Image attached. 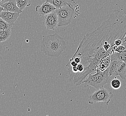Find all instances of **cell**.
<instances>
[{
	"label": "cell",
	"mask_w": 126,
	"mask_h": 116,
	"mask_svg": "<svg viewBox=\"0 0 126 116\" xmlns=\"http://www.w3.org/2000/svg\"><path fill=\"white\" fill-rule=\"evenodd\" d=\"M126 34V13L115 10L98 28L87 34L81 41L72 57L80 58L83 71L73 80L76 86L83 84L89 74L96 72L100 61L110 56L114 42Z\"/></svg>",
	"instance_id": "6da1fadb"
},
{
	"label": "cell",
	"mask_w": 126,
	"mask_h": 116,
	"mask_svg": "<svg viewBox=\"0 0 126 116\" xmlns=\"http://www.w3.org/2000/svg\"><path fill=\"white\" fill-rule=\"evenodd\" d=\"M66 48V44L64 38L57 33L44 36L40 42V51L48 57H58Z\"/></svg>",
	"instance_id": "7a4b0ae2"
},
{
	"label": "cell",
	"mask_w": 126,
	"mask_h": 116,
	"mask_svg": "<svg viewBox=\"0 0 126 116\" xmlns=\"http://www.w3.org/2000/svg\"><path fill=\"white\" fill-rule=\"evenodd\" d=\"M110 80L108 69L103 71L96 69L95 72L88 75L83 84L85 88L91 86L98 89L104 87Z\"/></svg>",
	"instance_id": "3957f363"
},
{
	"label": "cell",
	"mask_w": 126,
	"mask_h": 116,
	"mask_svg": "<svg viewBox=\"0 0 126 116\" xmlns=\"http://www.w3.org/2000/svg\"><path fill=\"white\" fill-rule=\"evenodd\" d=\"M55 12L58 19V27L69 25L73 20L75 11L71 4L57 9Z\"/></svg>",
	"instance_id": "277c9868"
},
{
	"label": "cell",
	"mask_w": 126,
	"mask_h": 116,
	"mask_svg": "<svg viewBox=\"0 0 126 116\" xmlns=\"http://www.w3.org/2000/svg\"><path fill=\"white\" fill-rule=\"evenodd\" d=\"M113 96L111 92L102 87L97 89L90 96L88 100V103L93 104L98 102H103L107 104L110 101Z\"/></svg>",
	"instance_id": "5b68a950"
},
{
	"label": "cell",
	"mask_w": 126,
	"mask_h": 116,
	"mask_svg": "<svg viewBox=\"0 0 126 116\" xmlns=\"http://www.w3.org/2000/svg\"><path fill=\"white\" fill-rule=\"evenodd\" d=\"M43 23L47 29L56 30L58 27V19L55 11L44 16Z\"/></svg>",
	"instance_id": "8992f818"
},
{
	"label": "cell",
	"mask_w": 126,
	"mask_h": 116,
	"mask_svg": "<svg viewBox=\"0 0 126 116\" xmlns=\"http://www.w3.org/2000/svg\"><path fill=\"white\" fill-rule=\"evenodd\" d=\"M56 10L55 7L47 1L41 5H37L35 7L36 11L42 17L53 12Z\"/></svg>",
	"instance_id": "52a82bcc"
},
{
	"label": "cell",
	"mask_w": 126,
	"mask_h": 116,
	"mask_svg": "<svg viewBox=\"0 0 126 116\" xmlns=\"http://www.w3.org/2000/svg\"><path fill=\"white\" fill-rule=\"evenodd\" d=\"M19 15V13L3 11L0 13V18H2L4 20L13 26Z\"/></svg>",
	"instance_id": "ba28073f"
},
{
	"label": "cell",
	"mask_w": 126,
	"mask_h": 116,
	"mask_svg": "<svg viewBox=\"0 0 126 116\" xmlns=\"http://www.w3.org/2000/svg\"><path fill=\"white\" fill-rule=\"evenodd\" d=\"M4 8V11H7L11 12H16L19 13L23 12L17 5L16 0H9L1 5Z\"/></svg>",
	"instance_id": "9c48e42d"
},
{
	"label": "cell",
	"mask_w": 126,
	"mask_h": 116,
	"mask_svg": "<svg viewBox=\"0 0 126 116\" xmlns=\"http://www.w3.org/2000/svg\"><path fill=\"white\" fill-rule=\"evenodd\" d=\"M119 76L123 80H126V63L121 60L119 61L117 68L116 76Z\"/></svg>",
	"instance_id": "30bf717a"
},
{
	"label": "cell",
	"mask_w": 126,
	"mask_h": 116,
	"mask_svg": "<svg viewBox=\"0 0 126 116\" xmlns=\"http://www.w3.org/2000/svg\"><path fill=\"white\" fill-rule=\"evenodd\" d=\"M111 62L110 56H108L101 59L99 63L97 69L103 71H106L109 68Z\"/></svg>",
	"instance_id": "8fae6325"
},
{
	"label": "cell",
	"mask_w": 126,
	"mask_h": 116,
	"mask_svg": "<svg viewBox=\"0 0 126 116\" xmlns=\"http://www.w3.org/2000/svg\"><path fill=\"white\" fill-rule=\"evenodd\" d=\"M46 1L53 5L55 7L56 9L60 8L70 4L66 0H46Z\"/></svg>",
	"instance_id": "7c38bea8"
},
{
	"label": "cell",
	"mask_w": 126,
	"mask_h": 116,
	"mask_svg": "<svg viewBox=\"0 0 126 116\" xmlns=\"http://www.w3.org/2000/svg\"><path fill=\"white\" fill-rule=\"evenodd\" d=\"M11 30H0V43L7 40L11 35Z\"/></svg>",
	"instance_id": "4fadbf2b"
},
{
	"label": "cell",
	"mask_w": 126,
	"mask_h": 116,
	"mask_svg": "<svg viewBox=\"0 0 126 116\" xmlns=\"http://www.w3.org/2000/svg\"><path fill=\"white\" fill-rule=\"evenodd\" d=\"M17 5L21 10H23L26 7L31 5L30 0H16Z\"/></svg>",
	"instance_id": "5bb4252c"
},
{
	"label": "cell",
	"mask_w": 126,
	"mask_h": 116,
	"mask_svg": "<svg viewBox=\"0 0 126 116\" xmlns=\"http://www.w3.org/2000/svg\"><path fill=\"white\" fill-rule=\"evenodd\" d=\"M12 26L0 18V30H11Z\"/></svg>",
	"instance_id": "9a60e30c"
},
{
	"label": "cell",
	"mask_w": 126,
	"mask_h": 116,
	"mask_svg": "<svg viewBox=\"0 0 126 116\" xmlns=\"http://www.w3.org/2000/svg\"><path fill=\"white\" fill-rule=\"evenodd\" d=\"M110 85L111 87L112 88H113V89H118L121 87V81L118 79L114 77V79L111 80Z\"/></svg>",
	"instance_id": "2e32d148"
},
{
	"label": "cell",
	"mask_w": 126,
	"mask_h": 116,
	"mask_svg": "<svg viewBox=\"0 0 126 116\" xmlns=\"http://www.w3.org/2000/svg\"><path fill=\"white\" fill-rule=\"evenodd\" d=\"M124 43L126 46V49L123 52L120 53H119V56L121 60L124 61L126 63V42H124Z\"/></svg>",
	"instance_id": "e0dca14e"
},
{
	"label": "cell",
	"mask_w": 126,
	"mask_h": 116,
	"mask_svg": "<svg viewBox=\"0 0 126 116\" xmlns=\"http://www.w3.org/2000/svg\"><path fill=\"white\" fill-rule=\"evenodd\" d=\"M9 0H0V5H2L3 4L6 2L7 1H9Z\"/></svg>",
	"instance_id": "ac0fdd59"
},
{
	"label": "cell",
	"mask_w": 126,
	"mask_h": 116,
	"mask_svg": "<svg viewBox=\"0 0 126 116\" xmlns=\"http://www.w3.org/2000/svg\"><path fill=\"white\" fill-rule=\"evenodd\" d=\"M4 8L1 5H0V13H1V12L4 11Z\"/></svg>",
	"instance_id": "d6986e66"
},
{
	"label": "cell",
	"mask_w": 126,
	"mask_h": 116,
	"mask_svg": "<svg viewBox=\"0 0 126 116\" xmlns=\"http://www.w3.org/2000/svg\"><path fill=\"white\" fill-rule=\"evenodd\" d=\"M124 42H126V34L125 36V37H124Z\"/></svg>",
	"instance_id": "ffe728a7"
}]
</instances>
